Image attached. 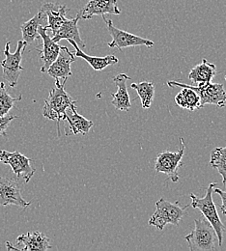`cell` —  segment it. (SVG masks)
<instances>
[{
  "instance_id": "3",
  "label": "cell",
  "mask_w": 226,
  "mask_h": 251,
  "mask_svg": "<svg viewBox=\"0 0 226 251\" xmlns=\"http://www.w3.org/2000/svg\"><path fill=\"white\" fill-rule=\"evenodd\" d=\"M216 231L212 224L204 217L194 220V229L185 237L191 251H216Z\"/></svg>"
},
{
  "instance_id": "9",
  "label": "cell",
  "mask_w": 226,
  "mask_h": 251,
  "mask_svg": "<svg viewBox=\"0 0 226 251\" xmlns=\"http://www.w3.org/2000/svg\"><path fill=\"white\" fill-rule=\"evenodd\" d=\"M31 161V158L25 157L19 151L8 152L0 150V163L8 164L12 168L14 174L18 178H23L26 184L30 182L36 172V169L30 165Z\"/></svg>"
},
{
  "instance_id": "6",
  "label": "cell",
  "mask_w": 226,
  "mask_h": 251,
  "mask_svg": "<svg viewBox=\"0 0 226 251\" xmlns=\"http://www.w3.org/2000/svg\"><path fill=\"white\" fill-rule=\"evenodd\" d=\"M26 43L23 40L18 42L17 50L14 53L10 52V43L7 42L4 49L5 59L1 62L2 70H3V77L7 81L10 87L15 88L18 84L19 77L25 68L22 66L23 53L26 49Z\"/></svg>"
},
{
  "instance_id": "18",
  "label": "cell",
  "mask_w": 226,
  "mask_h": 251,
  "mask_svg": "<svg viewBox=\"0 0 226 251\" xmlns=\"http://www.w3.org/2000/svg\"><path fill=\"white\" fill-rule=\"evenodd\" d=\"M218 74L216 65L210 63L207 59L203 58L202 62L197 64L189 73V78L195 83L198 84H205L211 82L213 77Z\"/></svg>"
},
{
  "instance_id": "15",
  "label": "cell",
  "mask_w": 226,
  "mask_h": 251,
  "mask_svg": "<svg viewBox=\"0 0 226 251\" xmlns=\"http://www.w3.org/2000/svg\"><path fill=\"white\" fill-rule=\"evenodd\" d=\"M20 246H24L21 251H47L51 250L50 239L43 233L35 231L21 235L17 239Z\"/></svg>"
},
{
  "instance_id": "28",
  "label": "cell",
  "mask_w": 226,
  "mask_h": 251,
  "mask_svg": "<svg viewBox=\"0 0 226 251\" xmlns=\"http://www.w3.org/2000/svg\"></svg>"
},
{
  "instance_id": "23",
  "label": "cell",
  "mask_w": 226,
  "mask_h": 251,
  "mask_svg": "<svg viewBox=\"0 0 226 251\" xmlns=\"http://www.w3.org/2000/svg\"><path fill=\"white\" fill-rule=\"evenodd\" d=\"M130 87L134 89L141 100L143 108L147 109L151 107V104L155 98V85L152 81H142L139 83H131Z\"/></svg>"
},
{
  "instance_id": "26",
  "label": "cell",
  "mask_w": 226,
  "mask_h": 251,
  "mask_svg": "<svg viewBox=\"0 0 226 251\" xmlns=\"http://www.w3.org/2000/svg\"><path fill=\"white\" fill-rule=\"evenodd\" d=\"M16 118H18V116L9 115V114L0 117V136H5V137L7 136L6 129L7 127H9V126L11 125L12 121Z\"/></svg>"
},
{
  "instance_id": "13",
  "label": "cell",
  "mask_w": 226,
  "mask_h": 251,
  "mask_svg": "<svg viewBox=\"0 0 226 251\" xmlns=\"http://www.w3.org/2000/svg\"><path fill=\"white\" fill-rule=\"evenodd\" d=\"M117 0H89L87 4L78 12L81 20H90L94 16L105 17L106 14L120 15Z\"/></svg>"
},
{
  "instance_id": "19",
  "label": "cell",
  "mask_w": 226,
  "mask_h": 251,
  "mask_svg": "<svg viewBox=\"0 0 226 251\" xmlns=\"http://www.w3.org/2000/svg\"><path fill=\"white\" fill-rule=\"evenodd\" d=\"M65 121L68 122L70 128V132H68L67 135H69L70 133H73L74 135H76L78 133H81L82 135H87L91 127L94 126L92 121L78 114V112L76 111V107L70 109V113H66Z\"/></svg>"
},
{
  "instance_id": "11",
  "label": "cell",
  "mask_w": 226,
  "mask_h": 251,
  "mask_svg": "<svg viewBox=\"0 0 226 251\" xmlns=\"http://www.w3.org/2000/svg\"><path fill=\"white\" fill-rule=\"evenodd\" d=\"M48 27L43 25H40L38 28L40 38L43 41V47L39 50L40 61L42 62L40 71L42 73H47L48 69L55 61L61 50V46L52 40V38L48 34Z\"/></svg>"
},
{
  "instance_id": "4",
  "label": "cell",
  "mask_w": 226,
  "mask_h": 251,
  "mask_svg": "<svg viewBox=\"0 0 226 251\" xmlns=\"http://www.w3.org/2000/svg\"><path fill=\"white\" fill-rule=\"evenodd\" d=\"M188 208L189 205L182 208L178 201L170 203L164 198H161L156 202V212L150 218L148 224L156 227L160 231L163 230L166 224H172L178 227L180 220L186 215L185 211Z\"/></svg>"
},
{
  "instance_id": "22",
  "label": "cell",
  "mask_w": 226,
  "mask_h": 251,
  "mask_svg": "<svg viewBox=\"0 0 226 251\" xmlns=\"http://www.w3.org/2000/svg\"><path fill=\"white\" fill-rule=\"evenodd\" d=\"M175 101L178 106L190 111L202 108L199 96L193 89L188 87H183L182 90L176 95Z\"/></svg>"
},
{
  "instance_id": "24",
  "label": "cell",
  "mask_w": 226,
  "mask_h": 251,
  "mask_svg": "<svg viewBox=\"0 0 226 251\" xmlns=\"http://www.w3.org/2000/svg\"><path fill=\"white\" fill-rule=\"evenodd\" d=\"M210 166L219 171L226 189V146L215 148L210 155Z\"/></svg>"
},
{
  "instance_id": "5",
  "label": "cell",
  "mask_w": 226,
  "mask_h": 251,
  "mask_svg": "<svg viewBox=\"0 0 226 251\" xmlns=\"http://www.w3.org/2000/svg\"><path fill=\"white\" fill-rule=\"evenodd\" d=\"M169 87H188L193 89L200 99V104L203 108L206 104H213L219 107H225L226 105V92L225 87L221 83L208 82L205 84L188 85L179 81L170 80L167 82Z\"/></svg>"
},
{
  "instance_id": "12",
  "label": "cell",
  "mask_w": 226,
  "mask_h": 251,
  "mask_svg": "<svg viewBox=\"0 0 226 251\" xmlns=\"http://www.w3.org/2000/svg\"><path fill=\"white\" fill-rule=\"evenodd\" d=\"M75 61V55L69 50V49L67 47H61V50L57 58L50 66L47 74L53 77L55 81L66 82L67 79L73 75L71 65Z\"/></svg>"
},
{
  "instance_id": "27",
  "label": "cell",
  "mask_w": 226,
  "mask_h": 251,
  "mask_svg": "<svg viewBox=\"0 0 226 251\" xmlns=\"http://www.w3.org/2000/svg\"><path fill=\"white\" fill-rule=\"evenodd\" d=\"M213 192L219 194L222 198V205H221V211L222 213L226 216V190H222L220 188H214Z\"/></svg>"
},
{
  "instance_id": "10",
  "label": "cell",
  "mask_w": 226,
  "mask_h": 251,
  "mask_svg": "<svg viewBox=\"0 0 226 251\" xmlns=\"http://www.w3.org/2000/svg\"><path fill=\"white\" fill-rule=\"evenodd\" d=\"M10 205L25 209L29 207L31 203L24 199L18 182L0 176V206L5 207Z\"/></svg>"
},
{
  "instance_id": "21",
  "label": "cell",
  "mask_w": 226,
  "mask_h": 251,
  "mask_svg": "<svg viewBox=\"0 0 226 251\" xmlns=\"http://www.w3.org/2000/svg\"><path fill=\"white\" fill-rule=\"evenodd\" d=\"M46 19V15L42 11H39L31 20L21 25L23 41H25L26 45L33 44L40 37L38 28L40 25H43Z\"/></svg>"
},
{
  "instance_id": "14",
  "label": "cell",
  "mask_w": 226,
  "mask_h": 251,
  "mask_svg": "<svg viewBox=\"0 0 226 251\" xmlns=\"http://www.w3.org/2000/svg\"><path fill=\"white\" fill-rule=\"evenodd\" d=\"M128 80H130V77L127 74H119L113 77V82L117 86V92L111 94V103L117 110L124 112H128L131 107V101L127 89Z\"/></svg>"
},
{
  "instance_id": "16",
  "label": "cell",
  "mask_w": 226,
  "mask_h": 251,
  "mask_svg": "<svg viewBox=\"0 0 226 251\" xmlns=\"http://www.w3.org/2000/svg\"><path fill=\"white\" fill-rule=\"evenodd\" d=\"M40 11H42L48 21V29H50L52 35L60 28V26L64 24L67 13V7L65 5H60L57 3H45L41 7Z\"/></svg>"
},
{
  "instance_id": "1",
  "label": "cell",
  "mask_w": 226,
  "mask_h": 251,
  "mask_svg": "<svg viewBox=\"0 0 226 251\" xmlns=\"http://www.w3.org/2000/svg\"><path fill=\"white\" fill-rule=\"evenodd\" d=\"M66 82L55 81V87L50 92L49 98L45 100V105L43 108L44 117L49 120L57 122L58 135H60L59 124L65 121L67 109L76 107V100H74L72 97L65 90Z\"/></svg>"
},
{
  "instance_id": "20",
  "label": "cell",
  "mask_w": 226,
  "mask_h": 251,
  "mask_svg": "<svg viewBox=\"0 0 226 251\" xmlns=\"http://www.w3.org/2000/svg\"><path fill=\"white\" fill-rule=\"evenodd\" d=\"M68 42L75 48V56L82 58L88 63L95 71H102L108 66H112L119 62L118 58L114 55H106L104 57H97V56H91L86 53H84L79 47L76 45V43L73 40H68Z\"/></svg>"
},
{
  "instance_id": "17",
  "label": "cell",
  "mask_w": 226,
  "mask_h": 251,
  "mask_svg": "<svg viewBox=\"0 0 226 251\" xmlns=\"http://www.w3.org/2000/svg\"><path fill=\"white\" fill-rule=\"evenodd\" d=\"M79 20H81L79 13H77L75 18H74L72 20L67 19L65 21L64 24L60 26V28L51 37L52 40L56 43H59L61 40H67V41L73 40L76 43V45L78 47L85 48L86 45L83 42V40L81 39L79 30H78L77 24H78Z\"/></svg>"
},
{
  "instance_id": "2",
  "label": "cell",
  "mask_w": 226,
  "mask_h": 251,
  "mask_svg": "<svg viewBox=\"0 0 226 251\" xmlns=\"http://www.w3.org/2000/svg\"><path fill=\"white\" fill-rule=\"evenodd\" d=\"M216 186H217V183H211L207 188V192L204 197H198L194 193H191V198H192L191 206L194 209H198L201 212L202 216L212 224L217 234L219 246L222 247L226 227L220 219L219 213L216 208V204L213 201L212 193L214 188H216Z\"/></svg>"
},
{
  "instance_id": "25",
  "label": "cell",
  "mask_w": 226,
  "mask_h": 251,
  "mask_svg": "<svg viewBox=\"0 0 226 251\" xmlns=\"http://www.w3.org/2000/svg\"><path fill=\"white\" fill-rule=\"evenodd\" d=\"M23 99L22 95L13 97L8 93L4 82H0V117L9 114L10 110L14 107L15 102Z\"/></svg>"
},
{
  "instance_id": "8",
  "label": "cell",
  "mask_w": 226,
  "mask_h": 251,
  "mask_svg": "<svg viewBox=\"0 0 226 251\" xmlns=\"http://www.w3.org/2000/svg\"><path fill=\"white\" fill-rule=\"evenodd\" d=\"M102 19L106 24L107 30L112 37V41L107 43V46L109 48L111 49L117 48L119 50H122L123 49L129 48V47L146 46L147 48H152L154 46L153 41L136 36L129 32L124 31L122 29H118L113 25V23L111 20H108L105 17H102Z\"/></svg>"
},
{
  "instance_id": "7",
  "label": "cell",
  "mask_w": 226,
  "mask_h": 251,
  "mask_svg": "<svg viewBox=\"0 0 226 251\" xmlns=\"http://www.w3.org/2000/svg\"><path fill=\"white\" fill-rule=\"evenodd\" d=\"M180 141L181 148L177 152L173 153L168 150L162 152L157 157L155 163L156 173H164L173 183H177L180 180L178 169L184 165L182 158L186 151V144L183 137L180 138Z\"/></svg>"
}]
</instances>
